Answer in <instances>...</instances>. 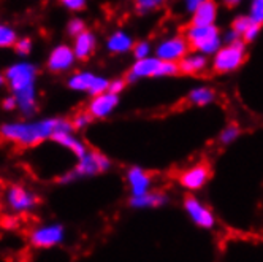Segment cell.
I'll return each instance as SVG.
<instances>
[{
    "instance_id": "cell-6",
    "label": "cell",
    "mask_w": 263,
    "mask_h": 262,
    "mask_svg": "<svg viewBox=\"0 0 263 262\" xmlns=\"http://www.w3.org/2000/svg\"><path fill=\"white\" fill-rule=\"evenodd\" d=\"M5 207L16 215H24L33 212L39 207V196L21 184H11L4 196Z\"/></svg>"
},
{
    "instance_id": "cell-37",
    "label": "cell",
    "mask_w": 263,
    "mask_h": 262,
    "mask_svg": "<svg viewBox=\"0 0 263 262\" xmlns=\"http://www.w3.org/2000/svg\"><path fill=\"white\" fill-rule=\"evenodd\" d=\"M241 39V35L235 30V29H232L230 32H227V35H225V40H227L229 43H232V42H238Z\"/></svg>"
},
{
    "instance_id": "cell-23",
    "label": "cell",
    "mask_w": 263,
    "mask_h": 262,
    "mask_svg": "<svg viewBox=\"0 0 263 262\" xmlns=\"http://www.w3.org/2000/svg\"><path fill=\"white\" fill-rule=\"evenodd\" d=\"M16 40H17L16 30L11 29V27L7 26V24H2V23H0V48L13 46Z\"/></svg>"
},
{
    "instance_id": "cell-35",
    "label": "cell",
    "mask_w": 263,
    "mask_h": 262,
    "mask_svg": "<svg viewBox=\"0 0 263 262\" xmlns=\"http://www.w3.org/2000/svg\"><path fill=\"white\" fill-rule=\"evenodd\" d=\"M2 107H4V110H7V111H13V110L17 108V102H16V99H14L13 96H8V97L4 99Z\"/></svg>"
},
{
    "instance_id": "cell-24",
    "label": "cell",
    "mask_w": 263,
    "mask_h": 262,
    "mask_svg": "<svg viewBox=\"0 0 263 262\" xmlns=\"http://www.w3.org/2000/svg\"><path fill=\"white\" fill-rule=\"evenodd\" d=\"M249 18L252 20V23L263 26V0H252Z\"/></svg>"
},
{
    "instance_id": "cell-40",
    "label": "cell",
    "mask_w": 263,
    "mask_h": 262,
    "mask_svg": "<svg viewBox=\"0 0 263 262\" xmlns=\"http://www.w3.org/2000/svg\"><path fill=\"white\" fill-rule=\"evenodd\" d=\"M0 189H2V186H0Z\"/></svg>"
},
{
    "instance_id": "cell-17",
    "label": "cell",
    "mask_w": 263,
    "mask_h": 262,
    "mask_svg": "<svg viewBox=\"0 0 263 262\" xmlns=\"http://www.w3.org/2000/svg\"><path fill=\"white\" fill-rule=\"evenodd\" d=\"M97 46V39L90 30H84L80 35L74 37V43H73V53L77 56V59L86 61L96 51Z\"/></svg>"
},
{
    "instance_id": "cell-11",
    "label": "cell",
    "mask_w": 263,
    "mask_h": 262,
    "mask_svg": "<svg viewBox=\"0 0 263 262\" xmlns=\"http://www.w3.org/2000/svg\"><path fill=\"white\" fill-rule=\"evenodd\" d=\"M118 105H119V94L105 91L102 94H97L92 97V100L87 107V113L92 118H106L115 111V108Z\"/></svg>"
},
{
    "instance_id": "cell-20",
    "label": "cell",
    "mask_w": 263,
    "mask_h": 262,
    "mask_svg": "<svg viewBox=\"0 0 263 262\" xmlns=\"http://www.w3.org/2000/svg\"><path fill=\"white\" fill-rule=\"evenodd\" d=\"M208 65V61H206L204 54L197 53V54H189L184 56V58L178 62L179 72L185 73V75H194V73H200L201 70L206 68Z\"/></svg>"
},
{
    "instance_id": "cell-36",
    "label": "cell",
    "mask_w": 263,
    "mask_h": 262,
    "mask_svg": "<svg viewBox=\"0 0 263 262\" xmlns=\"http://www.w3.org/2000/svg\"><path fill=\"white\" fill-rule=\"evenodd\" d=\"M203 2H204V0H184V7L189 13H194L197 10V7L201 5Z\"/></svg>"
},
{
    "instance_id": "cell-30",
    "label": "cell",
    "mask_w": 263,
    "mask_h": 262,
    "mask_svg": "<svg viewBox=\"0 0 263 262\" xmlns=\"http://www.w3.org/2000/svg\"><path fill=\"white\" fill-rule=\"evenodd\" d=\"M92 121V116L89 113H78L71 119V126H73V130H81L84 129L86 126H89Z\"/></svg>"
},
{
    "instance_id": "cell-7",
    "label": "cell",
    "mask_w": 263,
    "mask_h": 262,
    "mask_svg": "<svg viewBox=\"0 0 263 262\" xmlns=\"http://www.w3.org/2000/svg\"><path fill=\"white\" fill-rule=\"evenodd\" d=\"M246 59V46L241 40L232 42L227 46H220L214 53L213 67L219 73H230L241 67V64Z\"/></svg>"
},
{
    "instance_id": "cell-10",
    "label": "cell",
    "mask_w": 263,
    "mask_h": 262,
    "mask_svg": "<svg viewBox=\"0 0 263 262\" xmlns=\"http://www.w3.org/2000/svg\"><path fill=\"white\" fill-rule=\"evenodd\" d=\"M189 51V42L182 37H173V39L163 40L156 48V56L162 61L179 62Z\"/></svg>"
},
{
    "instance_id": "cell-38",
    "label": "cell",
    "mask_w": 263,
    "mask_h": 262,
    "mask_svg": "<svg viewBox=\"0 0 263 262\" xmlns=\"http://www.w3.org/2000/svg\"><path fill=\"white\" fill-rule=\"evenodd\" d=\"M239 2H241V0H225V4L230 5V7H235V5H238Z\"/></svg>"
},
{
    "instance_id": "cell-32",
    "label": "cell",
    "mask_w": 263,
    "mask_h": 262,
    "mask_svg": "<svg viewBox=\"0 0 263 262\" xmlns=\"http://www.w3.org/2000/svg\"><path fill=\"white\" fill-rule=\"evenodd\" d=\"M87 0H61V4L70 11H81L86 7Z\"/></svg>"
},
{
    "instance_id": "cell-5",
    "label": "cell",
    "mask_w": 263,
    "mask_h": 262,
    "mask_svg": "<svg viewBox=\"0 0 263 262\" xmlns=\"http://www.w3.org/2000/svg\"><path fill=\"white\" fill-rule=\"evenodd\" d=\"M185 40L195 51L208 56L222 46V37L214 24H191L185 30Z\"/></svg>"
},
{
    "instance_id": "cell-15",
    "label": "cell",
    "mask_w": 263,
    "mask_h": 262,
    "mask_svg": "<svg viewBox=\"0 0 263 262\" xmlns=\"http://www.w3.org/2000/svg\"><path fill=\"white\" fill-rule=\"evenodd\" d=\"M54 143H58L61 148L68 149L70 153H73L78 159L83 158L87 153V146L73 134V129H67V130H59L55 132L51 138Z\"/></svg>"
},
{
    "instance_id": "cell-27",
    "label": "cell",
    "mask_w": 263,
    "mask_h": 262,
    "mask_svg": "<svg viewBox=\"0 0 263 262\" xmlns=\"http://www.w3.org/2000/svg\"><path fill=\"white\" fill-rule=\"evenodd\" d=\"M84 30H86V24H84L83 20H80V18H73V20L67 26V33L70 37H73V39L77 35H80L81 32H84Z\"/></svg>"
},
{
    "instance_id": "cell-1",
    "label": "cell",
    "mask_w": 263,
    "mask_h": 262,
    "mask_svg": "<svg viewBox=\"0 0 263 262\" xmlns=\"http://www.w3.org/2000/svg\"><path fill=\"white\" fill-rule=\"evenodd\" d=\"M67 129H73L71 121L61 119V118L40 119V121H16V123L4 124L0 127V135L11 143L30 148L46 140H51L55 132Z\"/></svg>"
},
{
    "instance_id": "cell-14",
    "label": "cell",
    "mask_w": 263,
    "mask_h": 262,
    "mask_svg": "<svg viewBox=\"0 0 263 262\" xmlns=\"http://www.w3.org/2000/svg\"><path fill=\"white\" fill-rule=\"evenodd\" d=\"M210 167L204 164L194 165L191 168H187L185 172L181 173L179 181L185 189L189 191H198L206 184V181L210 180Z\"/></svg>"
},
{
    "instance_id": "cell-13",
    "label": "cell",
    "mask_w": 263,
    "mask_h": 262,
    "mask_svg": "<svg viewBox=\"0 0 263 262\" xmlns=\"http://www.w3.org/2000/svg\"><path fill=\"white\" fill-rule=\"evenodd\" d=\"M74 59L77 56L73 53V48L68 45H59L55 46L48 58V68L52 73H64L67 70H70L74 64Z\"/></svg>"
},
{
    "instance_id": "cell-18",
    "label": "cell",
    "mask_w": 263,
    "mask_h": 262,
    "mask_svg": "<svg viewBox=\"0 0 263 262\" xmlns=\"http://www.w3.org/2000/svg\"><path fill=\"white\" fill-rule=\"evenodd\" d=\"M168 202V197L162 193H146L141 196L130 197V207L134 208H157Z\"/></svg>"
},
{
    "instance_id": "cell-4",
    "label": "cell",
    "mask_w": 263,
    "mask_h": 262,
    "mask_svg": "<svg viewBox=\"0 0 263 262\" xmlns=\"http://www.w3.org/2000/svg\"><path fill=\"white\" fill-rule=\"evenodd\" d=\"M109 167H111V161L105 154L87 149V153L83 158L78 159L77 167L71 168V170H68L67 173H64L59 181L62 184H68V183L77 181L78 178L96 177V175L105 173Z\"/></svg>"
},
{
    "instance_id": "cell-16",
    "label": "cell",
    "mask_w": 263,
    "mask_h": 262,
    "mask_svg": "<svg viewBox=\"0 0 263 262\" xmlns=\"http://www.w3.org/2000/svg\"><path fill=\"white\" fill-rule=\"evenodd\" d=\"M127 183L130 186L132 196H141L151 191V177L140 167H132L127 172Z\"/></svg>"
},
{
    "instance_id": "cell-25",
    "label": "cell",
    "mask_w": 263,
    "mask_h": 262,
    "mask_svg": "<svg viewBox=\"0 0 263 262\" xmlns=\"http://www.w3.org/2000/svg\"><path fill=\"white\" fill-rule=\"evenodd\" d=\"M238 135H239V129L236 126H229L227 129H223L222 132H220L219 140L223 145H230V143H233L238 138Z\"/></svg>"
},
{
    "instance_id": "cell-9",
    "label": "cell",
    "mask_w": 263,
    "mask_h": 262,
    "mask_svg": "<svg viewBox=\"0 0 263 262\" xmlns=\"http://www.w3.org/2000/svg\"><path fill=\"white\" fill-rule=\"evenodd\" d=\"M64 226H61V224H46V226L36 228L30 234V241L36 248H54L61 245L64 241Z\"/></svg>"
},
{
    "instance_id": "cell-33",
    "label": "cell",
    "mask_w": 263,
    "mask_h": 262,
    "mask_svg": "<svg viewBox=\"0 0 263 262\" xmlns=\"http://www.w3.org/2000/svg\"><path fill=\"white\" fill-rule=\"evenodd\" d=\"M258 33H260V24L252 23L248 27V30L242 33V39H244V42H254L257 37H258Z\"/></svg>"
},
{
    "instance_id": "cell-22",
    "label": "cell",
    "mask_w": 263,
    "mask_h": 262,
    "mask_svg": "<svg viewBox=\"0 0 263 262\" xmlns=\"http://www.w3.org/2000/svg\"><path fill=\"white\" fill-rule=\"evenodd\" d=\"M216 94L214 91L210 88H195L189 92V102L194 105H210L214 100Z\"/></svg>"
},
{
    "instance_id": "cell-12",
    "label": "cell",
    "mask_w": 263,
    "mask_h": 262,
    "mask_svg": "<svg viewBox=\"0 0 263 262\" xmlns=\"http://www.w3.org/2000/svg\"><path fill=\"white\" fill-rule=\"evenodd\" d=\"M184 208L187 212V215L191 216V219L197 224V226L203 228V229H211L214 228L216 219L214 215L204 207V205L195 199V197H187L184 200Z\"/></svg>"
},
{
    "instance_id": "cell-3",
    "label": "cell",
    "mask_w": 263,
    "mask_h": 262,
    "mask_svg": "<svg viewBox=\"0 0 263 262\" xmlns=\"http://www.w3.org/2000/svg\"><path fill=\"white\" fill-rule=\"evenodd\" d=\"M179 72L178 62H168L162 61L157 56L156 58H147L137 59V62L132 65V68L127 73V81L135 83L143 78H159V77H173Z\"/></svg>"
},
{
    "instance_id": "cell-19",
    "label": "cell",
    "mask_w": 263,
    "mask_h": 262,
    "mask_svg": "<svg viewBox=\"0 0 263 262\" xmlns=\"http://www.w3.org/2000/svg\"><path fill=\"white\" fill-rule=\"evenodd\" d=\"M217 18V5L213 0H204L192 13V24H214Z\"/></svg>"
},
{
    "instance_id": "cell-28",
    "label": "cell",
    "mask_w": 263,
    "mask_h": 262,
    "mask_svg": "<svg viewBox=\"0 0 263 262\" xmlns=\"http://www.w3.org/2000/svg\"><path fill=\"white\" fill-rule=\"evenodd\" d=\"M13 46L20 56H29L32 51V40L27 39V37H24V39H17Z\"/></svg>"
},
{
    "instance_id": "cell-2",
    "label": "cell",
    "mask_w": 263,
    "mask_h": 262,
    "mask_svg": "<svg viewBox=\"0 0 263 262\" xmlns=\"http://www.w3.org/2000/svg\"><path fill=\"white\" fill-rule=\"evenodd\" d=\"M36 77L39 68L27 61L16 62L5 72L11 96L16 99L17 110L24 116H33L36 111Z\"/></svg>"
},
{
    "instance_id": "cell-31",
    "label": "cell",
    "mask_w": 263,
    "mask_h": 262,
    "mask_svg": "<svg viewBox=\"0 0 263 262\" xmlns=\"http://www.w3.org/2000/svg\"><path fill=\"white\" fill-rule=\"evenodd\" d=\"M132 51H134L135 59H143V58H147L149 53H151V45L147 42H140V43L134 45Z\"/></svg>"
},
{
    "instance_id": "cell-39",
    "label": "cell",
    "mask_w": 263,
    "mask_h": 262,
    "mask_svg": "<svg viewBox=\"0 0 263 262\" xmlns=\"http://www.w3.org/2000/svg\"><path fill=\"white\" fill-rule=\"evenodd\" d=\"M4 84H7V80H5V75H2V73H0V86H4Z\"/></svg>"
},
{
    "instance_id": "cell-29",
    "label": "cell",
    "mask_w": 263,
    "mask_h": 262,
    "mask_svg": "<svg viewBox=\"0 0 263 262\" xmlns=\"http://www.w3.org/2000/svg\"><path fill=\"white\" fill-rule=\"evenodd\" d=\"M252 24V20L249 16H238L236 20L233 21V26H232V29H235L241 37H242V33L248 30V27Z\"/></svg>"
},
{
    "instance_id": "cell-8",
    "label": "cell",
    "mask_w": 263,
    "mask_h": 262,
    "mask_svg": "<svg viewBox=\"0 0 263 262\" xmlns=\"http://www.w3.org/2000/svg\"><path fill=\"white\" fill-rule=\"evenodd\" d=\"M68 88L71 91H77V92H86L90 97L102 94V92L108 91L109 81L100 75H96L92 72H77L73 73L71 77L67 81Z\"/></svg>"
},
{
    "instance_id": "cell-26",
    "label": "cell",
    "mask_w": 263,
    "mask_h": 262,
    "mask_svg": "<svg viewBox=\"0 0 263 262\" xmlns=\"http://www.w3.org/2000/svg\"><path fill=\"white\" fill-rule=\"evenodd\" d=\"M165 0H135V7L140 13H147L159 8Z\"/></svg>"
},
{
    "instance_id": "cell-34",
    "label": "cell",
    "mask_w": 263,
    "mask_h": 262,
    "mask_svg": "<svg viewBox=\"0 0 263 262\" xmlns=\"http://www.w3.org/2000/svg\"><path fill=\"white\" fill-rule=\"evenodd\" d=\"M124 88H125V80H115V81H109L108 91L115 92V94H119Z\"/></svg>"
},
{
    "instance_id": "cell-21",
    "label": "cell",
    "mask_w": 263,
    "mask_h": 262,
    "mask_svg": "<svg viewBox=\"0 0 263 262\" xmlns=\"http://www.w3.org/2000/svg\"><path fill=\"white\" fill-rule=\"evenodd\" d=\"M106 48L109 53L122 54V53H127L134 48V40H132V37L128 33L118 30L109 35V39L106 40Z\"/></svg>"
}]
</instances>
